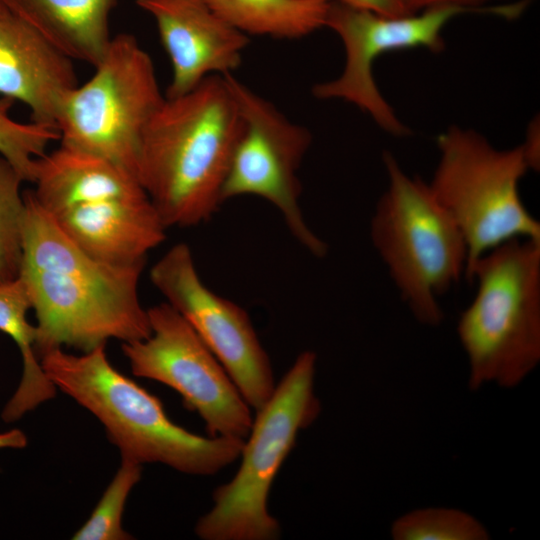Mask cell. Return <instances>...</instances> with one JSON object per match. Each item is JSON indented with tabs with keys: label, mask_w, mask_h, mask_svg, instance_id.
Wrapping results in <instances>:
<instances>
[{
	"label": "cell",
	"mask_w": 540,
	"mask_h": 540,
	"mask_svg": "<svg viewBox=\"0 0 540 540\" xmlns=\"http://www.w3.org/2000/svg\"><path fill=\"white\" fill-rule=\"evenodd\" d=\"M49 380L105 427L122 460L213 475L241 454L245 439L203 437L173 423L160 400L112 366L100 345L81 355L54 348L40 356Z\"/></svg>",
	"instance_id": "obj_3"
},
{
	"label": "cell",
	"mask_w": 540,
	"mask_h": 540,
	"mask_svg": "<svg viewBox=\"0 0 540 540\" xmlns=\"http://www.w3.org/2000/svg\"><path fill=\"white\" fill-rule=\"evenodd\" d=\"M25 182L15 167L0 155V284L16 279L22 263V226Z\"/></svg>",
	"instance_id": "obj_21"
},
{
	"label": "cell",
	"mask_w": 540,
	"mask_h": 540,
	"mask_svg": "<svg viewBox=\"0 0 540 540\" xmlns=\"http://www.w3.org/2000/svg\"><path fill=\"white\" fill-rule=\"evenodd\" d=\"M437 146L439 161L428 186L465 240L464 279L492 249L514 239L540 241V223L519 192L530 169L522 144L497 149L479 132L450 126Z\"/></svg>",
	"instance_id": "obj_7"
},
{
	"label": "cell",
	"mask_w": 540,
	"mask_h": 540,
	"mask_svg": "<svg viewBox=\"0 0 540 540\" xmlns=\"http://www.w3.org/2000/svg\"><path fill=\"white\" fill-rule=\"evenodd\" d=\"M353 7L367 9L387 16L416 13L409 0H334Z\"/></svg>",
	"instance_id": "obj_24"
},
{
	"label": "cell",
	"mask_w": 540,
	"mask_h": 540,
	"mask_svg": "<svg viewBox=\"0 0 540 540\" xmlns=\"http://www.w3.org/2000/svg\"><path fill=\"white\" fill-rule=\"evenodd\" d=\"M72 60L95 66L112 36L118 0H4Z\"/></svg>",
	"instance_id": "obj_17"
},
{
	"label": "cell",
	"mask_w": 540,
	"mask_h": 540,
	"mask_svg": "<svg viewBox=\"0 0 540 540\" xmlns=\"http://www.w3.org/2000/svg\"><path fill=\"white\" fill-rule=\"evenodd\" d=\"M412 8L418 12L424 8L439 4H460L468 6H482L486 3L501 0H409Z\"/></svg>",
	"instance_id": "obj_25"
},
{
	"label": "cell",
	"mask_w": 540,
	"mask_h": 540,
	"mask_svg": "<svg viewBox=\"0 0 540 540\" xmlns=\"http://www.w3.org/2000/svg\"><path fill=\"white\" fill-rule=\"evenodd\" d=\"M465 280L476 284L456 325L467 385L516 388L540 363V241L514 239L492 249Z\"/></svg>",
	"instance_id": "obj_4"
},
{
	"label": "cell",
	"mask_w": 540,
	"mask_h": 540,
	"mask_svg": "<svg viewBox=\"0 0 540 540\" xmlns=\"http://www.w3.org/2000/svg\"><path fill=\"white\" fill-rule=\"evenodd\" d=\"M51 215L85 253L110 265L145 263L166 239L167 227L149 197L83 203Z\"/></svg>",
	"instance_id": "obj_15"
},
{
	"label": "cell",
	"mask_w": 540,
	"mask_h": 540,
	"mask_svg": "<svg viewBox=\"0 0 540 540\" xmlns=\"http://www.w3.org/2000/svg\"><path fill=\"white\" fill-rule=\"evenodd\" d=\"M12 103L10 99H0V155L15 167L25 182L32 183L37 159L60 136L53 126L12 119L9 115Z\"/></svg>",
	"instance_id": "obj_22"
},
{
	"label": "cell",
	"mask_w": 540,
	"mask_h": 540,
	"mask_svg": "<svg viewBox=\"0 0 540 540\" xmlns=\"http://www.w3.org/2000/svg\"><path fill=\"white\" fill-rule=\"evenodd\" d=\"M223 76L238 106L243 129L222 189V203L244 195L267 200L310 254L326 256L328 245L307 225L299 204L297 172L312 143L311 132L289 120L232 73Z\"/></svg>",
	"instance_id": "obj_10"
},
{
	"label": "cell",
	"mask_w": 540,
	"mask_h": 540,
	"mask_svg": "<svg viewBox=\"0 0 540 540\" xmlns=\"http://www.w3.org/2000/svg\"><path fill=\"white\" fill-rule=\"evenodd\" d=\"M27 445L26 435L19 429L0 433V449L2 448H24Z\"/></svg>",
	"instance_id": "obj_26"
},
{
	"label": "cell",
	"mask_w": 540,
	"mask_h": 540,
	"mask_svg": "<svg viewBox=\"0 0 540 540\" xmlns=\"http://www.w3.org/2000/svg\"><path fill=\"white\" fill-rule=\"evenodd\" d=\"M515 3L468 6L439 4L403 16H387L331 0L325 27L334 31L345 49V65L335 79L316 84L320 100L339 99L356 105L387 133L403 137L410 130L381 95L372 74L374 61L386 52L424 47L439 53L445 48L442 31L454 17L478 13L514 19Z\"/></svg>",
	"instance_id": "obj_9"
},
{
	"label": "cell",
	"mask_w": 540,
	"mask_h": 540,
	"mask_svg": "<svg viewBox=\"0 0 540 540\" xmlns=\"http://www.w3.org/2000/svg\"><path fill=\"white\" fill-rule=\"evenodd\" d=\"M22 263L37 318L35 352L73 347L83 352L109 339L142 340L151 334L138 285L145 263L115 266L77 246L55 218L24 193Z\"/></svg>",
	"instance_id": "obj_1"
},
{
	"label": "cell",
	"mask_w": 540,
	"mask_h": 540,
	"mask_svg": "<svg viewBox=\"0 0 540 540\" xmlns=\"http://www.w3.org/2000/svg\"><path fill=\"white\" fill-rule=\"evenodd\" d=\"M77 85L72 59L0 0V95L28 106L33 122L57 128L62 104Z\"/></svg>",
	"instance_id": "obj_14"
},
{
	"label": "cell",
	"mask_w": 540,
	"mask_h": 540,
	"mask_svg": "<svg viewBox=\"0 0 540 540\" xmlns=\"http://www.w3.org/2000/svg\"><path fill=\"white\" fill-rule=\"evenodd\" d=\"M383 163L387 187L370 222L373 247L413 318L438 327L440 298L465 276V240L428 183L408 175L388 151Z\"/></svg>",
	"instance_id": "obj_5"
},
{
	"label": "cell",
	"mask_w": 540,
	"mask_h": 540,
	"mask_svg": "<svg viewBox=\"0 0 540 540\" xmlns=\"http://www.w3.org/2000/svg\"><path fill=\"white\" fill-rule=\"evenodd\" d=\"M150 280L217 358L247 404L259 410L276 385L248 313L203 283L185 243L172 246L151 267Z\"/></svg>",
	"instance_id": "obj_12"
},
{
	"label": "cell",
	"mask_w": 540,
	"mask_h": 540,
	"mask_svg": "<svg viewBox=\"0 0 540 540\" xmlns=\"http://www.w3.org/2000/svg\"><path fill=\"white\" fill-rule=\"evenodd\" d=\"M316 354L298 355L270 399L257 410L231 481L217 487L214 505L195 526L204 540H275L280 525L268 511L272 483L300 430L321 411L314 392Z\"/></svg>",
	"instance_id": "obj_6"
},
{
	"label": "cell",
	"mask_w": 540,
	"mask_h": 540,
	"mask_svg": "<svg viewBox=\"0 0 540 540\" xmlns=\"http://www.w3.org/2000/svg\"><path fill=\"white\" fill-rule=\"evenodd\" d=\"M142 465L122 460L114 478L87 521L75 532L74 540L131 539L122 527V516L128 495L140 480Z\"/></svg>",
	"instance_id": "obj_23"
},
{
	"label": "cell",
	"mask_w": 540,
	"mask_h": 540,
	"mask_svg": "<svg viewBox=\"0 0 540 540\" xmlns=\"http://www.w3.org/2000/svg\"><path fill=\"white\" fill-rule=\"evenodd\" d=\"M393 540H488L487 527L454 507H422L403 513L390 526Z\"/></svg>",
	"instance_id": "obj_20"
},
{
	"label": "cell",
	"mask_w": 540,
	"mask_h": 540,
	"mask_svg": "<svg viewBox=\"0 0 540 540\" xmlns=\"http://www.w3.org/2000/svg\"><path fill=\"white\" fill-rule=\"evenodd\" d=\"M147 312L151 334L122 344L132 373L178 392L209 436L247 438L253 423L249 405L217 358L167 302Z\"/></svg>",
	"instance_id": "obj_11"
},
{
	"label": "cell",
	"mask_w": 540,
	"mask_h": 540,
	"mask_svg": "<svg viewBox=\"0 0 540 540\" xmlns=\"http://www.w3.org/2000/svg\"><path fill=\"white\" fill-rule=\"evenodd\" d=\"M32 183V195L50 214L83 203L148 197L129 170L63 144L37 159Z\"/></svg>",
	"instance_id": "obj_16"
},
{
	"label": "cell",
	"mask_w": 540,
	"mask_h": 540,
	"mask_svg": "<svg viewBox=\"0 0 540 540\" xmlns=\"http://www.w3.org/2000/svg\"><path fill=\"white\" fill-rule=\"evenodd\" d=\"M247 36L300 39L325 27L331 0H204Z\"/></svg>",
	"instance_id": "obj_19"
},
{
	"label": "cell",
	"mask_w": 540,
	"mask_h": 540,
	"mask_svg": "<svg viewBox=\"0 0 540 540\" xmlns=\"http://www.w3.org/2000/svg\"><path fill=\"white\" fill-rule=\"evenodd\" d=\"M242 129L223 75L165 97L142 136L136 176L167 228L206 222L222 205Z\"/></svg>",
	"instance_id": "obj_2"
},
{
	"label": "cell",
	"mask_w": 540,
	"mask_h": 540,
	"mask_svg": "<svg viewBox=\"0 0 540 540\" xmlns=\"http://www.w3.org/2000/svg\"><path fill=\"white\" fill-rule=\"evenodd\" d=\"M29 309L31 297L22 276L0 284V331L12 338L23 360L19 386L2 412L6 422L19 419L56 394L57 388L46 376L35 352L36 326L27 320Z\"/></svg>",
	"instance_id": "obj_18"
},
{
	"label": "cell",
	"mask_w": 540,
	"mask_h": 540,
	"mask_svg": "<svg viewBox=\"0 0 540 540\" xmlns=\"http://www.w3.org/2000/svg\"><path fill=\"white\" fill-rule=\"evenodd\" d=\"M94 67L92 77L62 104L56 122L60 144L136 175L142 136L165 100L153 61L132 34L120 33Z\"/></svg>",
	"instance_id": "obj_8"
},
{
	"label": "cell",
	"mask_w": 540,
	"mask_h": 540,
	"mask_svg": "<svg viewBox=\"0 0 540 540\" xmlns=\"http://www.w3.org/2000/svg\"><path fill=\"white\" fill-rule=\"evenodd\" d=\"M156 23L170 59L168 98L195 88L211 75L232 73L242 61L249 36L218 16L204 0H136Z\"/></svg>",
	"instance_id": "obj_13"
}]
</instances>
